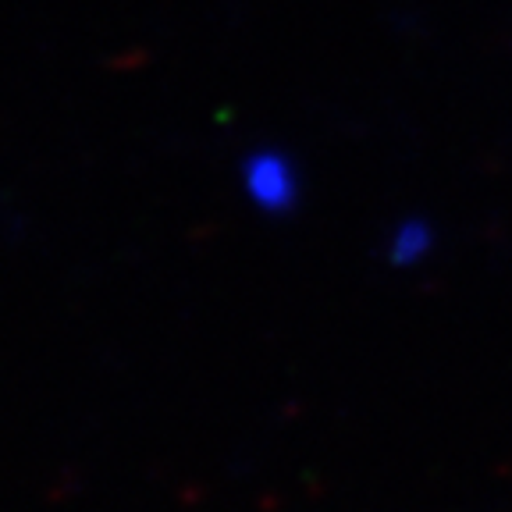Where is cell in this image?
I'll return each instance as SVG.
<instances>
[{
	"label": "cell",
	"instance_id": "1",
	"mask_svg": "<svg viewBox=\"0 0 512 512\" xmlns=\"http://www.w3.org/2000/svg\"><path fill=\"white\" fill-rule=\"evenodd\" d=\"M441 253V224L424 210H402L377 235V260L392 274H420Z\"/></svg>",
	"mask_w": 512,
	"mask_h": 512
},
{
	"label": "cell",
	"instance_id": "2",
	"mask_svg": "<svg viewBox=\"0 0 512 512\" xmlns=\"http://www.w3.org/2000/svg\"><path fill=\"white\" fill-rule=\"evenodd\" d=\"M253 196L271 203V207H288L296 200V171L288 168L285 160H271V164H253Z\"/></svg>",
	"mask_w": 512,
	"mask_h": 512
}]
</instances>
